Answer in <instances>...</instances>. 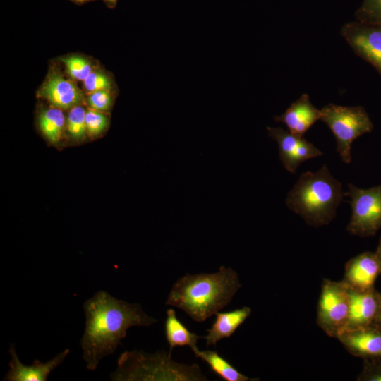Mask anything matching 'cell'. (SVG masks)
<instances>
[{"instance_id": "obj_24", "label": "cell", "mask_w": 381, "mask_h": 381, "mask_svg": "<svg viewBox=\"0 0 381 381\" xmlns=\"http://www.w3.org/2000/svg\"><path fill=\"white\" fill-rule=\"evenodd\" d=\"M116 93L109 90L92 92L85 95V103L89 109L104 113L113 105Z\"/></svg>"}, {"instance_id": "obj_7", "label": "cell", "mask_w": 381, "mask_h": 381, "mask_svg": "<svg viewBox=\"0 0 381 381\" xmlns=\"http://www.w3.org/2000/svg\"><path fill=\"white\" fill-rule=\"evenodd\" d=\"M347 186L344 195L349 197L352 210L347 231L360 237L375 236L381 228V184L368 189Z\"/></svg>"}, {"instance_id": "obj_8", "label": "cell", "mask_w": 381, "mask_h": 381, "mask_svg": "<svg viewBox=\"0 0 381 381\" xmlns=\"http://www.w3.org/2000/svg\"><path fill=\"white\" fill-rule=\"evenodd\" d=\"M75 82L61 71L59 64H53L37 95L51 106L69 110L85 102V94Z\"/></svg>"}, {"instance_id": "obj_2", "label": "cell", "mask_w": 381, "mask_h": 381, "mask_svg": "<svg viewBox=\"0 0 381 381\" xmlns=\"http://www.w3.org/2000/svg\"><path fill=\"white\" fill-rule=\"evenodd\" d=\"M241 287L238 273L222 265L216 272L186 274L179 278L165 303L202 322L226 307Z\"/></svg>"}, {"instance_id": "obj_1", "label": "cell", "mask_w": 381, "mask_h": 381, "mask_svg": "<svg viewBox=\"0 0 381 381\" xmlns=\"http://www.w3.org/2000/svg\"><path fill=\"white\" fill-rule=\"evenodd\" d=\"M85 329L80 341L86 368L97 369L101 359L111 355L133 326L148 327L157 320L139 303L118 299L105 291H97L83 304Z\"/></svg>"}, {"instance_id": "obj_22", "label": "cell", "mask_w": 381, "mask_h": 381, "mask_svg": "<svg viewBox=\"0 0 381 381\" xmlns=\"http://www.w3.org/2000/svg\"><path fill=\"white\" fill-rule=\"evenodd\" d=\"M86 109L80 105H77L69 109L66 117V129L75 140H83L87 134L85 123Z\"/></svg>"}, {"instance_id": "obj_5", "label": "cell", "mask_w": 381, "mask_h": 381, "mask_svg": "<svg viewBox=\"0 0 381 381\" xmlns=\"http://www.w3.org/2000/svg\"><path fill=\"white\" fill-rule=\"evenodd\" d=\"M320 120L332 131L336 138L337 152L343 162L351 161V144L359 136L370 133L373 124L361 106L344 107L328 104L321 109Z\"/></svg>"}, {"instance_id": "obj_28", "label": "cell", "mask_w": 381, "mask_h": 381, "mask_svg": "<svg viewBox=\"0 0 381 381\" xmlns=\"http://www.w3.org/2000/svg\"><path fill=\"white\" fill-rule=\"evenodd\" d=\"M102 1L109 8L113 9L116 6L118 0H102Z\"/></svg>"}, {"instance_id": "obj_10", "label": "cell", "mask_w": 381, "mask_h": 381, "mask_svg": "<svg viewBox=\"0 0 381 381\" xmlns=\"http://www.w3.org/2000/svg\"><path fill=\"white\" fill-rule=\"evenodd\" d=\"M268 135L279 146L280 160L286 170L294 174L306 160L322 155V152L303 137L296 135L281 127H267Z\"/></svg>"}, {"instance_id": "obj_25", "label": "cell", "mask_w": 381, "mask_h": 381, "mask_svg": "<svg viewBox=\"0 0 381 381\" xmlns=\"http://www.w3.org/2000/svg\"><path fill=\"white\" fill-rule=\"evenodd\" d=\"M85 123L87 134L96 137L107 128L109 119L104 113L88 108L86 109Z\"/></svg>"}, {"instance_id": "obj_15", "label": "cell", "mask_w": 381, "mask_h": 381, "mask_svg": "<svg viewBox=\"0 0 381 381\" xmlns=\"http://www.w3.org/2000/svg\"><path fill=\"white\" fill-rule=\"evenodd\" d=\"M321 118V110L310 102L307 94H303L281 115L275 116L277 122L286 126L291 133L303 137L306 131Z\"/></svg>"}, {"instance_id": "obj_12", "label": "cell", "mask_w": 381, "mask_h": 381, "mask_svg": "<svg viewBox=\"0 0 381 381\" xmlns=\"http://www.w3.org/2000/svg\"><path fill=\"white\" fill-rule=\"evenodd\" d=\"M379 275L381 270L375 253L366 251L346 263L343 282L353 289L369 290L375 288Z\"/></svg>"}, {"instance_id": "obj_11", "label": "cell", "mask_w": 381, "mask_h": 381, "mask_svg": "<svg viewBox=\"0 0 381 381\" xmlns=\"http://www.w3.org/2000/svg\"><path fill=\"white\" fill-rule=\"evenodd\" d=\"M353 356L363 359H381V326L375 323L351 330H344L337 337Z\"/></svg>"}, {"instance_id": "obj_20", "label": "cell", "mask_w": 381, "mask_h": 381, "mask_svg": "<svg viewBox=\"0 0 381 381\" xmlns=\"http://www.w3.org/2000/svg\"><path fill=\"white\" fill-rule=\"evenodd\" d=\"M57 60L64 65L66 73L75 81H83L99 66L92 59L78 54L63 56Z\"/></svg>"}, {"instance_id": "obj_18", "label": "cell", "mask_w": 381, "mask_h": 381, "mask_svg": "<svg viewBox=\"0 0 381 381\" xmlns=\"http://www.w3.org/2000/svg\"><path fill=\"white\" fill-rule=\"evenodd\" d=\"M37 122L43 135L52 144L59 143L66 128V118L63 110L53 106L43 108L38 114Z\"/></svg>"}, {"instance_id": "obj_6", "label": "cell", "mask_w": 381, "mask_h": 381, "mask_svg": "<svg viewBox=\"0 0 381 381\" xmlns=\"http://www.w3.org/2000/svg\"><path fill=\"white\" fill-rule=\"evenodd\" d=\"M349 308V287L343 280L324 279L317 308L319 327L329 337L337 339L346 327Z\"/></svg>"}, {"instance_id": "obj_16", "label": "cell", "mask_w": 381, "mask_h": 381, "mask_svg": "<svg viewBox=\"0 0 381 381\" xmlns=\"http://www.w3.org/2000/svg\"><path fill=\"white\" fill-rule=\"evenodd\" d=\"M252 310L243 306L229 312H217L211 327L207 329V334L202 337L206 345L216 346L220 340L230 337L236 330L250 315Z\"/></svg>"}, {"instance_id": "obj_13", "label": "cell", "mask_w": 381, "mask_h": 381, "mask_svg": "<svg viewBox=\"0 0 381 381\" xmlns=\"http://www.w3.org/2000/svg\"><path fill=\"white\" fill-rule=\"evenodd\" d=\"M349 291L350 308L344 330L355 329L373 324L379 312L380 292L375 288L369 290L349 288Z\"/></svg>"}, {"instance_id": "obj_14", "label": "cell", "mask_w": 381, "mask_h": 381, "mask_svg": "<svg viewBox=\"0 0 381 381\" xmlns=\"http://www.w3.org/2000/svg\"><path fill=\"white\" fill-rule=\"evenodd\" d=\"M11 359L8 363L9 370L4 377L7 381H46L50 373L63 363L70 352L68 349L57 354L52 359L42 363L35 360L31 365H26L19 360L15 345L11 344L9 348Z\"/></svg>"}, {"instance_id": "obj_29", "label": "cell", "mask_w": 381, "mask_h": 381, "mask_svg": "<svg viewBox=\"0 0 381 381\" xmlns=\"http://www.w3.org/2000/svg\"><path fill=\"white\" fill-rule=\"evenodd\" d=\"M380 295H381V292H380ZM374 323L381 326V297H380V305L379 312Z\"/></svg>"}, {"instance_id": "obj_23", "label": "cell", "mask_w": 381, "mask_h": 381, "mask_svg": "<svg viewBox=\"0 0 381 381\" xmlns=\"http://www.w3.org/2000/svg\"><path fill=\"white\" fill-rule=\"evenodd\" d=\"M355 16L361 23L381 25V0H363Z\"/></svg>"}, {"instance_id": "obj_30", "label": "cell", "mask_w": 381, "mask_h": 381, "mask_svg": "<svg viewBox=\"0 0 381 381\" xmlns=\"http://www.w3.org/2000/svg\"><path fill=\"white\" fill-rule=\"evenodd\" d=\"M71 1H72L73 3L77 4V5H83L85 3H88V2H90V1H96V0H69Z\"/></svg>"}, {"instance_id": "obj_3", "label": "cell", "mask_w": 381, "mask_h": 381, "mask_svg": "<svg viewBox=\"0 0 381 381\" xmlns=\"http://www.w3.org/2000/svg\"><path fill=\"white\" fill-rule=\"evenodd\" d=\"M341 183L323 164L316 172L302 173L286 198L287 207L310 226L327 225L343 200Z\"/></svg>"}, {"instance_id": "obj_9", "label": "cell", "mask_w": 381, "mask_h": 381, "mask_svg": "<svg viewBox=\"0 0 381 381\" xmlns=\"http://www.w3.org/2000/svg\"><path fill=\"white\" fill-rule=\"evenodd\" d=\"M341 34L354 53L381 75V25L349 22L342 26Z\"/></svg>"}, {"instance_id": "obj_26", "label": "cell", "mask_w": 381, "mask_h": 381, "mask_svg": "<svg viewBox=\"0 0 381 381\" xmlns=\"http://www.w3.org/2000/svg\"><path fill=\"white\" fill-rule=\"evenodd\" d=\"M356 380L358 381H381V359H363L362 370Z\"/></svg>"}, {"instance_id": "obj_27", "label": "cell", "mask_w": 381, "mask_h": 381, "mask_svg": "<svg viewBox=\"0 0 381 381\" xmlns=\"http://www.w3.org/2000/svg\"><path fill=\"white\" fill-rule=\"evenodd\" d=\"M377 258L379 261L380 265V270H381V238L379 241V243L377 245L376 251L375 252Z\"/></svg>"}, {"instance_id": "obj_17", "label": "cell", "mask_w": 381, "mask_h": 381, "mask_svg": "<svg viewBox=\"0 0 381 381\" xmlns=\"http://www.w3.org/2000/svg\"><path fill=\"white\" fill-rule=\"evenodd\" d=\"M164 331L167 341L169 344V352L176 346H187L194 350L197 346L199 339L202 337L190 332L176 317L175 310L169 308L167 310V318L164 323Z\"/></svg>"}, {"instance_id": "obj_19", "label": "cell", "mask_w": 381, "mask_h": 381, "mask_svg": "<svg viewBox=\"0 0 381 381\" xmlns=\"http://www.w3.org/2000/svg\"><path fill=\"white\" fill-rule=\"evenodd\" d=\"M196 358L205 361L211 370L225 381L258 380L250 378L237 370L228 361L221 356L216 351H200L198 348L193 350Z\"/></svg>"}, {"instance_id": "obj_4", "label": "cell", "mask_w": 381, "mask_h": 381, "mask_svg": "<svg viewBox=\"0 0 381 381\" xmlns=\"http://www.w3.org/2000/svg\"><path fill=\"white\" fill-rule=\"evenodd\" d=\"M114 381H206L197 363L187 365L171 358V353L157 351L147 353L133 350L121 353L117 368L111 373Z\"/></svg>"}, {"instance_id": "obj_21", "label": "cell", "mask_w": 381, "mask_h": 381, "mask_svg": "<svg viewBox=\"0 0 381 381\" xmlns=\"http://www.w3.org/2000/svg\"><path fill=\"white\" fill-rule=\"evenodd\" d=\"M85 95L99 90L116 92L117 86L111 73L99 66L83 81Z\"/></svg>"}]
</instances>
